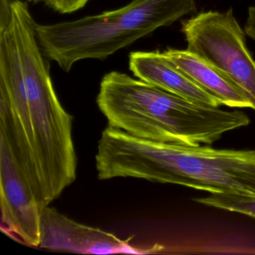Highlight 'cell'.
I'll use <instances>...</instances> for the list:
<instances>
[{
    "label": "cell",
    "mask_w": 255,
    "mask_h": 255,
    "mask_svg": "<svg viewBox=\"0 0 255 255\" xmlns=\"http://www.w3.org/2000/svg\"><path fill=\"white\" fill-rule=\"evenodd\" d=\"M95 159L101 180L133 177L210 194L255 197V150L151 141L108 126Z\"/></svg>",
    "instance_id": "2"
},
{
    "label": "cell",
    "mask_w": 255,
    "mask_h": 255,
    "mask_svg": "<svg viewBox=\"0 0 255 255\" xmlns=\"http://www.w3.org/2000/svg\"><path fill=\"white\" fill-rule=\"evenodd\" d=\"M129 68L137 79L191 102L206 107L222 106L217 98L185 75L162 52H132Z\"/></svg>",
    "instance_id": "8"
},
{
    "label": "cell",
    "mask_w": 255,
    "mask_h": 255,
    "mask_svg": "<svg viewBox=\"0 0 255 255\" xmlns=\"http://www.w3.org/2000/svg\"><path fill=\"white\" fill-rule=\"evenodd\" d=\"M13 0H0V31L8 26L12 13Z\"/></svg>",
    "instance_id": "12"
},
{
    "label": "cell",
    "mask_w": 255,
    "mask_h": 255,
    "mask_svg": "<svg viewBox=\"0 0 255 255\" xmlns=\"http://www.w3.org/2000/svg\"><path fill=\"white\" fill-rule=\"evenodd\" d=\"M132 237L122 240L99 228L75 222L53 207L41 214L40 248L84 255L143 254L129 245Z\"/></svg>",
    "instance_id": "7"
},
{
    "label": "cell",
    "mask_w": 255,
    "mask_h": 255,
    "mask_svg": "<svg viewBox=\"0 0 255 255\" xmlns=\"http://www.w3.org/2000/svg\"><path fill=\"white\" fill-rule=\"evenodd\" d=\"M97 104L109 126L151 141L212 144L250 124L243 112L206 107L119 71L103 77Z\"/></svg>",
    "instance_id": "3"
},
{
    "label": "cell",
    "mask_w": 255,
    "mask_h": 255,
    "mask_svg": "<svg viewBox=\"0 0 255 255\" xmlns=\"http://www.w3.org/2000/svg\"><path fill=\"white\" fill-rule=\"evenodd\" d=\"M187 44L195 53L238 87L255 111V61L246 46V32L226 11H201L181 23Z\"/></svg>",
    "instance_id": "5"
},
{
    "label": "cell",
    "mask_w": 255,
    "mask_h": 255,
    "mask_svg": "<svg viewBox=\"0 0 255 255\" xmlns=\"http://www.w3.org/2000/svg\"><path fill=\"white\" fill-rule=\"evenodd\" d=\"M246 35L255 41V6L249 7L244 27Z\"/></svg>",
    "instance_id": "13"
},
{
    "label": "cell",
    "mask_w": 255,
    "mask_h": 255,
    "mask_svg": "<svg viewBox=\"0 0 255 255\" xmlns=\"http://www.w3.org/2000/svg\"><path fill=\"white\" fill-rule=\"evenodd\" d=\"M90 0H46L47 6L61 14H71L86 6Z\"/></svg>",
    "instance_id": "11"
},
{
    "label": "cell",
    "mask_w": 255,
    "mask_h": 255,
    "mask_svg": "<svg viewBox=\"0 0 255 255\" xmlns=\"http://www.w3.org/2000/svg\"><path fill=\"white\" fill-rule=\"evenodd\" d=\"M196 10L195 0H132L119 9L72 21L37 23V38L47 58L69 72L80 61L105 60Z\"/></svg>",
    "instance_id": "4"
},
{
    "label": "cell",
    "mask_w": 255,
    "mask_h": 255,
    "mask_svg": "<svg viewBox=\"0 0 255 255\" xmlns=\"http://www.w3.org/2000/svg\"><path fill=\"white\" fill-rule=\"evenodd\" d=\"M164 56L206 92L231 108H252L249 98L223 74L188 50L168 48Z\"/></svg>",
    "instance_id": "9"
},
{
    "label": "cell",
    "mask_w": 255,
    "mask_h": 255,
    "mask_svg": "<svg viewBox=\"0 0 255 255\" xmlns=\"http://www.w3.org/2000/svg\"><path fill=\"white\" fill-rule=\"evenodd\" d=\"M195 202L208 207L236 212L255 219V197L235 194H210L205 198H195Z\"/></svg>",
    "instance_id": "10"
},
{
    "label": "cell",
    "mask_w": 255,
    "mask_h": 255,
    "mask_svg": "<svg viewBox=\"0 0 255 255\" xmlns=\"http://www.w3.org/2000/svg\"><path fill=\"white\" fill-rule=\"evenodd\" d=\"M0 207L2 231L39 247L43 210L6 141L0 137Z\"/></svg>",
    "instance_id": "6"
},
{
    "label": "cell",
    "mask_w": 255,
    "mask_h": 255,
    "mask_svg": "<svg viewBox=\"0 0 255 255\" xmlns=\"http://www.w3.org/2000/svg\"><path fill=\"white\" fill-rule=\"evenodd\" d=\"M29 2H45L46 0H28Z\"/></svg>",
    "instance_id": "14"
},
{
    "label": "cell",
    "mask_w": 255,
    "mask_h": 255,
    "mask_svg": "<svg viewBox=\"0 0 255 255\" xmlns=\"http://www.w3.org/2000/svg\"><path fill=\"white\" fill-rule=\"evenodd\" d=\"M30 12L14 13L0 33V137L41 210L77 178L73 116L62 107Z\"/></svg>",
    "instance_id": "1"
}]
</instances>
